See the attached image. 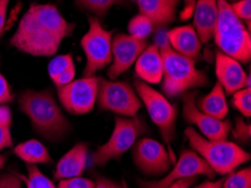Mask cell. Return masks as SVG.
I'll list each match as a JSON object with an SVG mask.
<instances>
[{
	"mask_svg": "<svg viewBox=\"0 0 251 188\" xmlns=\"http://www.w3.org/2000/svg\"><path fill=\"white\" fill-rule=\"evenodd\" d=\"M196 91L182 94V116L189 124L200 130L201 135L208 140H227L231 131V122L216 120L201 113L196 107Z\"/></svg>",
	"mask_w": 251,
	"mask_h": 188,
	"instance_id": "4fadbf2b",
	"label": "cell"
},
{
	"mask_svg": "<svg viewBox=\"0 0 251 188\" xmlns=\"http://www.w3.org/2000/svg\"><path fill=\"white\" fill-rule=\"evenodd\" d=\"M251 128L249 123H246L242 118H237V123H235V128L233 130V136L241 142H249L250 134H251Z\"/></svg>",
	"mask_w": 251,
	"mask_h": 188,
	"instance_id": "4dcf8cb0",
	"label": "cell"
},
{
	"mask_svg": "<svg viewBox=\"0 0 251 188\" xmlns=\"http://www.w3.org/2000/svg\"><path fill=\"white\" fill-rule=\"evenodd\" d=\"M218 19L214 30L215 44L224 54L239 62L247 63L251 57V35L247 26L239 19L227 0H216Z\"/></svg>",
	"mask_w": 251,
	"mask_h": 188,
	"instance_id": "277c9868",
	"label": "cell"
},
{
	"mask_svg": "<svg viewBox=\"0 0 251 188\" xmlns=\"http://www.w3.org/2000/svg\"><path fill=\"white\" fill-rule=\"evenodd\" d=\"M88 22L89 28L81 38V47L87 59L83 77H93L113 61V30L105 29L95 17H88Z\"/></svg>",
	"mask_w": 251,
	"mask_h": 188,
	"instance_id": "ba28073f",
	"label": "cell"
},
{
	"mask_svg": "<svg viewBox=\"0 0 251 188\" xmlns=\"http://www.w3.org/2000/svg\"><path fill=\"white\" fill-rule=\"evenodd\" d=\"M96 103L100 108L124 117L136 116L142 106L140 97L128 83L102 78H100Z\"/></svg>",
	"mask_w": 251,
	"mask_h": 188,
	"instance_id": "9c48e42d",
	"label": "cell"
},
{
	"mask_svg": "<svg viewBox=\"0 0 251 188\" xmlns=\"http://www.w3.org/2000/svg\"><path fill=\"white\" fill-rule=\"evenodd\" d=\"M13 147V136H11L10 126L0 124V150Z\"/></svg>",
	"mask_w": 251,
	"mask_h": 188,
	"instance_id": "e575fe53",
	"label": "cell"
},
{
	"mask_svg": "<svg viewBox=\"0 0 251 188\" xmlns=\"http://www.w3.org/2000/svg\"><path fill=\"white\" fill-rule=\"evenodd\" d=\"M147 47V40H140L130 34H116L112 40L113 61L107 72L109 78L114 80L127 71Z\"/></svg>",
	"mask_w": 251,
	"mask_h": 188,
	"instance_id": "5bb4252c",
	"label": "cell"
},
{
	"mask_svg": "<svg viewBox=\"0 0 251 188\" xmlns=\"http://www.w3.org/2000/svg\"><path fill=\"white\" fill-rule=\"evenodd\" d=\"M94 188H123V187H122V185H120L119 183L113 182L111 179L100 177L97 179L96 183H95Z\"/></svg>",
	"mask_w": 251,
	"mask_h": 188,
	"instance_id": "f35d334b",
	"label": "cell"
},
{
	"mask_svg": "<svg viewBox=\"0 0 251 188\" xmlns=\"http://www.w3.org/2000/svg\"><path fill=\"white\" fill-rule=\"evenodd\" d=\"M196 182V177L193 178H186V179H180L178 182L171 184L170 186L167 188H191L194 183Z\"/></svg>",
	"mask_w": 251,
	"mask_h": 188,
	"instance_id": "ab89813d",
	"label": "cell"
},
{
	"mask_svg": "<svg viewBox=\"0 0 251 188\" xmlns=\"http://www.w3.org/2000/svg\"><path fill=\"white\" fill-rule=\"evenodd\" d=\"M197 0H184V8L181 10L180 18L182 21H187V19L191 18L194 11V7H195Z\"/></svg>",
	"mask_w": 251,
	"mask_h": 188,
	"instance_id": "8d00e7d4",
	"label": "cell"
},
{
	"mask_svg": "<svg viewBox=\"0 0 251 188\" xmlns=\"http://www.w3.org/2000/svg\"><path fill=\"white\" fill-rule=\"evenodd\" d=\"M14 153L26 163H50L52 160L47 147L35 139L20 143L14 149Z\"/></svg>",
	"mask_w": 251,
	"mask_h": 188,
	"instance_id": "7402d4cb",
	"label": "cell"
},
{
	"mask_svg": "<svg viewBox=\"0 0 251 188\" xmlns=\"http://www.w3.org/2000/svg\"><path fill=\"white\" fill-rule=\"evenodd\" d=\"M133 161L148 176H160L168 171L175 161L169 151L157 140L144 137L133 145Z\"/></svg>",
	"mask_w": 251,
	"mask_h": 188,
	"instance_id": "7c38bea8",
	"label": "cell"
},
{
	"mask_svg": "<svg viewBox=\"0 0 251 188\" xmlns=\"http://www.w3.org/2000/svg\"><path fill=\"white\" fill-rule=\"evenodd\" d=\"M147 130L143 120L138 116L133 117H116L115 128L112 135L105 144L98 147L93 153L91 161L96 166L104 167L112 160L119 161L122 156L133 148L141 134Z\"/></svg>",
	"mask_w": 251,
	"mask_h": 188,
	"instance_id": "8992f818",
	"label": "cell"
},
{
	"mask_svg": "<svg viewBox=\"0 0 251 188\" xmlns=\"http://www.w3.org/2000/svg\"><path fill=\"white\" fill-rule=\"evenodd\" d=\"M232 106L237 108L243 116H251V88H242L232 94Z\"/></svg>",
	"mask_w": 251,
	"mask_h": 188,
	"instance_id": "4316f807",
	"label": "cell"
},
{
	"mask_svg": "<svg viewBox=\"0 0 251 188\" xmlns=\"http://www.w3.org/2000/svg\"><path fill=\"white\" fill-rule=\"evenodd\" d=\"M88 160V145L78 143L70 149L56 164L55 179H67L79 177L86 169Z\"/></svg>",
	"mask_w": 251,
	"mask_h": 188,
	"instance_id": "ffe728a7",
	"label": "cell"
},
{
	"mask_svg": "<svg viewBox=\"0 0 251 188\" xmlns=\"http://www.w3.org/2000/svg\"><path fill=\"white\" fill-rule=\"evenodd\" d=\"M135 89L141 102L146 105L151 121L160 130L163 140L168 144V151L171 158L175 161V156L170 149V142L176 133L177 106L169 103L165 96L158 93L146 82L136 81Z\"/></svg>",
	"mask_w": 251,
	"mask_h": 188,
	"instance_id": "52a82bcc",
	"label": "cell"
},
{
	"mask_svg": "<svg viewBox=\"0 0 251 188\" xmlns=\"http://www.w3.org/2000/svg\"><path fill=\"white\" fill-rule=\"evenodd\" d=\"M6 160H7L6 156H0V170H1L2 168H3V166H5Z\"/></svg>",
	"mask_w": 251,
	"mask_h": 188,
	"instance_id": "b9f144b4",
	"label": "cell"
},
{
	"mask_svg": "<svg viewBox=\"0 0 251 188\" xmlns=\"http://www.w3.org/2000/svg\"><path fill=\"white\" fill-rule=\"evenodd\" d=\"M223 179H219L216 182H211V180H206V182L201 183V185L196 186L195 188H222Z\"/></svg>",
	"mask_w": 251,
	"mask_h": 188,
	"instance_id": "60d3db41",
	"label": "cell"
},
{
	"mask_svg": "<svg viewBox=\"0 0 251 188\" xmlns=\"http://www.w3.org/2000/svg\"><path fill=\"white\" fill-rule=\"evenodd\" d=\"M167 42L175 52L192 60H197L201 54V42L192 25L179 26L167 34Z\"/></svg>",
	"mask_w": 251,
	"mask_h": 188,
	"instance_id": "e0dca14e",
	"label": "cell"
},
{
	"mask_svg": "<svg viewBox=\"0 0 251 188\" xmlns=\"http://www.w3.org/2000/svg\"><path fill=\"white\" fill-rule=\"evenodd\" d=\"M215 75L226 95L234 94L242 88H251L250 76L246 74L240 62L221 51L215 56Z\"/></svg>",
	"mask_w": 251,
	"mask_h": 188,
	"instance_id": "9a60e30c",
	"label": "cell"
},
{
	"mask_svg": "<svg viewBox=\"0 0 251 188\" xmlns=\"http://www.w3.org/2000/svg\"><path fill=\"white\" fill-rule=\"evenodd\" d=\"M232 1H233V2H234V1H238V0H232Z\"/></svg>",
	"mask_w": 251,
	"mask_h": 188,
	"instance_id": "7bdbcfd3",
	"label": "cell"
},
{
	"mask_svg": "<svg viewBox=\"0 0 251 188\" xmlns=\"http://www.w3.org/2000/svg\"><path fill=\"white\" fill-rule=\"evenodd\" d=\"M140 14L150 19L154 28H161L176 19L179 0H135Z\"/></svg>",
	"mask_w": 251,
	"mask_h": 188,
	"instance_id": "2e32d148",
	"label": "cell"
},
{
	"mask_svg": "<svg viewBox=\"0 0 251 188\" xmlns=\"http://www.w3.org/2000/svg\"><path fill=\"white\" fill-rule=\"evenodd\" d=\"M81 8L91 11L98 16H105L113 6L123 3L124 0H75Z\"/></svg>",
	"mask_w": 251,
	"mask_h": 188,
	"instance_id": "d4e9b609",
	"label": "cell"
},
{
	"mask_svg": "<svg viewBox=\"0 0 251 188\" xmlns=\"http://www.w3.org/2000/svg\"><path fill=\"white\" fill-rule=\"evenodd\" d=\"M75 77V68L72 67V68L67 69L66 71H63L62 74H60L58 77H55V78L53 79V82H54L55 86L58 87L66 86L71 81H74Z\"/></svg>",
	"mask_w": 251,
	"mask_h": 188,
	"instance_id": "836d02e7",
	"label": "cell"
},
{
	"mask_svg": "<svg viewBox=\"0 0 251 188\" xmlns=\"http://www.w3.org/2000/svg\"><path fill=\"white\" fill-rule=\"evenodd\" d=\"M14 101V94L11 91V87L7 81L5 77L0 74V105L8 104Z\"/></svg>",
	"mask_w": 251,
	"mask_h": 188,
	"instance_id": "1f68e13d",
	"label": "cell"
},
{
	"mask_svg": "<svg viewBox=\"0 0 251 188\" xmlns=\"http://www.w3.org/2000/svg\"><path fill=\"white\" fill-rule=\"evenodd\" d=\"M189 145L219 175H229L250 160V153L226 140H208L193 128L185 130Z\"/></svg>",
	"mask_w": 251,
	"mask_h": 188,
	"instance_id": "5b68a950",
	"label": "cell"
},
{
	"mask_svg": "<svg viewBox=\"0 0 251 188\" xmlns=\"http://www.w3.org/2000/svg\"><path fill=\"white\" fill-rule=\"evenodd\" d=\"M196 107L208 116L216 120H224L229 113V106L222 86L216 82L210 93L196 102Z\"/></svg>",
	"mask_w": 251,
	"mask_h": 188,
	"instance_id": "44dd1931",
	"label": "cell"
},
{
	"mask_svg": "<svg viewBox=\"0 0 251 188\" xmlns=\"http://www.w3.org/2000/svg\"><path fill=\"white\" fill-rule=\"evenodd\" d=\"M0 188H22L20 175L3 174L0 176Z\"/></svg>",
	"mask_w": 251,
	"mask_h": 188,
	"instance_id": "d6a6232c",
	"label": "cell"
},
{
	"mask_svg": "<svg viewBox=\"0 0 251 188\" xmlns=\"http://www.w3.org/2000/svg\"><path fill=\"white\" fill-rule=\"evenodd\" d=\"M95 183L93 180L83 177H74L61 179L58 188H94Z\"/></svg>",
	"mask_w": 251,
	"mask_h": 188,
	"instance_id": "f546056e",
	"label": "cell"
},
{
	"mask_svg": "<svg viewBox=\"0 0 251 188\" xmlns=\"http://www.w3.org/2000/svg\"><path fill=\"white\" fill-rule=\"evenodd\" d=\"M100 78L83 77L66 86L58 87L59 101L68 113L74 115L88 114L97 102Z\"/></svg>",
	"mask_w": 251,
	"mask_h": 188,
	"instance_id": "30bf717a",
	"label": "cell"
},
{
	"mask_svg": "<svg viewBox=\"0 0 251 188\" xmlns=\"http://www.w3.org/2000/svg\"><path fill=\"white\" fill-rule=\"evenodd\" d=\"M194 28L201 43L211 41L214 35L218 8L216 0H197L194 7Z\"/></svg>",
	"mask_w": 251,
	"mask_h": 188,
	"instance_id": "d6986e66",
	"label": "cell"
},
{
	"mask_svg": "<svg viewBox=\"0 0 251 188\" xmlns=\"http://www.w3.org/2000/svg\"><path fill=\"white\" fill-rule=\"evenodd\" d=\"M10 0H0V37H1L3 29H5L7 10H8V5Z\"/></svg>",
	"mask_w": 251,
	"mask_h": 188,
	"instance_id": "d590c367",
	"label": "cell"
},
{
	"mask_svg": "<svg viewBox=\"0 0 251 188\" xmlns=\"http://www.w3.org/2000/svg\"><path fill=\"white\" fill-rule=\"evenodd\" d=\"M75 28V23L68 22L54 5L33 3L18 23L10 44L26 54L52 56Z\"/></svg>",
	"mask_w": 251,
	"mask_h": 188,
	"instance_id": "6da1fadb",
	"label": "cell"
},
{
	"mask_svg": "<svg viewBox=\"0 0 251 188\" xmlns=\"http://www.w3.org/2000/svg\"><path fill=\"white\" fill-rule=\"evenodd\" d=\"M135 74L144 82L159 83L162 80L163 62L159 47L148 45L135 61Z\"/></svg>",
	"mask_w": 251,
	"mask_h": 188,
	"instance_id": "ac0fdd59",
	"label": "cell"
},
{
	"mask_svg": "<svg viewBox=\"0 0 251 188\" xmlns=\"http://www.w3.org/2000/svg\"><path fill=\"white\" fill-rule=\"evenodd\" d=\"M231 8L233 10L240 21L246 23L247 28L250 32V23H251V0H238L231 3Z\"/></svg>",
	"mask_w": 251,
	"mask_h": 188,
	"instance_id": "f1b7e54d",
	"label": "cell"
},
{
	"mask_svg": "<svg viewBox=\"0 0 251 188\" xmlns=\"http://www.w3.org/2000/svg\"><path fill=\"white\" fill-rule=\"evenodd\" d=\"M199 176H208L210 178H213L215 172L211 169V167L205 162L199 153L194 150H184L175 162L173 169L162 179L154 180V182L139 180V184L142 188H167L180 179L197 178Z\"/></svg>",
	"mask_w": 251,
	"mask_h": 188,
	"instance_id": "8fae6325",
	"label": "cell"
},
{
	"mask_svg": "<svg viewBox=\"0 0 251 188\" xmlns=\"http://www.w3.org/2000/svg\"><path fill=\"white\" fill-rule=\"evenodd\" d=\"M153 29L154 27L150 19L141 14L133 17L127 26L128 34L140 40H147L148 36L153 32Z\"/></svg>",
	"mask_w": 251,
	"mask_h": 188,
	"instance_id": "cb8c5ba5",
	"label": "cell"
},
{
	"mask_svg": "<svg viewBox=\"0 0 251 188\" xmlns=\"http://www.w3.org/2000/svg\"><path fill=\"white\" fill-rule=\"evenodd\" d=\"M222 188H251V169L245 168L237 172H231L223 179Z\"/></svg>",
	"mask_w": 251,
	"mask_h": 188,
	"instance_id": "484cf974",
	"label": "cell"
},
{
	"mask_svg": "<svg viewBox=\"0 0 251 188\" xmlns=\"http://www.w3.org/2000/svg\"><path fill=\"white\" fill-rule=\"evenodd\" d=\"M26 177L23 175H20V177L24 180L27 188H55L54 184L39 169L36 164L26 163Z\"/></svg>",
	"mask_w": 251,
	"mask_h": 188,
	"instance_id": "603a6c76",
	"label": "cell"
},
{
	"mask_svg": "<svg viewBox=\"0 0 251 188\" xmlns=\"http://www.w3.org/2000/svg\"><path fill=\"white\" fill-rule=\"evenodd\" d=\"M18 105L29 118L34 130L45 139L55 141L69 132L70 123L50 90H25L20 96Z\"/></svg>",
	"mask_w": 251,
	"mask_h": 188,
	"instance_id": "7a4b0ae2",
	"label": "cell"
},
{
	"mask_svg": "<svg viewBox=\"0 0 251 188\" xmlns=\"http://www.w3.org/2000/svg\"><path fill=\"white\" fill-rule=\"evenodd\" d=\"M159 50L163 62L162 91L166 96L170 98L177 97L195 88L206 87L210 83L205 72L196 68V61L175 52L168 42L159 47Z\"/></svg>",
	"mask_w": 251,
	"mask_h": 188,
	"instance_id": "3957f363",
	"label": "cell"
},
{
	"mask_svg": "<svg viewBox=\"0 0 251 188\" xmlns=\"http://www.w3.org/2000/svg\"><path fill=\"white\" fill-rule=\"evenodd\" d=\"M72 67H75V62L71 54L58 55L54 59H52L50 64H49V76L53 80L55 77L62 74L63 71H66L67 69Z\"/></svg>",
	"mask_w": 251,
	"mask_h": 188,
	"instance_id": "83f0119b",
	"label": "cell"
},
{
	"mask_svg": "<svg viewBox=\"0 0 251 188\" xmlns=\"http://www.w3.org/2000/svg\"><path fill=\"white\" fill-rule=\"evenodd\" d=\"M0 124L11 126V112L5 105H0Z\"/></svg>",
	"mask_w": 251,
	"mask_h": 188,
	"instance_id": "74e56055",
	"label": "cell"
}]
</instances>
